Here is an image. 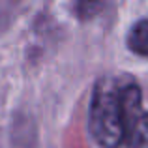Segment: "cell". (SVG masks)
I'll list each match as a JSON object with an SVG mask.
<instances>
[{
  "label": "cell",
  "instance_id": "7a4b0ae2",
  "mask_svg": "<svg viewBox=\"0 0 148 148\" xmlns=\"http://www.w3.org/2000/svg\"><path fill=\"white\" fill-rule=\"evenodd\" d=\"M120 107L124 116V139L127 148H148V111L143 109V96L137 83L118 88Z\"/></svg>",
  "mask_w": 148,
  "mask_h": 148
},
{
  "label": "cell",
  "instance_id": "6da1fadb",
  "mask_svg": "<svg viewBox=\"0 0 148 148\" xmlns=\"http://www.w3.org/2000/svg\"><path fill=\"white\" fill-rule=\"evenodd\" d=\"M88 131L101 148H118L124 143V116L118 84L111 77H101L94 84L88 112Z\"/></svg>",
  "mask_w": 148,
  "mask_h": 148
},
{
  "label": "cell",
  "instance_id": "3957f363",
  "mask_svg": "<svg viewBox=\"0 0 148 148\" xmlns=\"http://www.w3.org/2000/svg\"><path fill=\"white\" fill-rule=\"evenodd\" d=\"M127 49L139 56L148 58V19L137 21L127 32Z\"/></svg>",
  "mask_w": 148,
  "mask_h": 148
},
{
  "label": "cell",
  "instance_id": "277c9868",
  "mask_svg": "<svg viewBox=\"0 0 148 148\" xmlns=\"http://www.w3.org/2000/svg\"><path fill=\"white\" fill-rule=\"evenodd\" d=\"M81 10V17H90V10H101V4L99 2H84L77 6Z\"/></svg>",
  "mask_w": 148,
  "mask_h": 148
}]
</instances>
